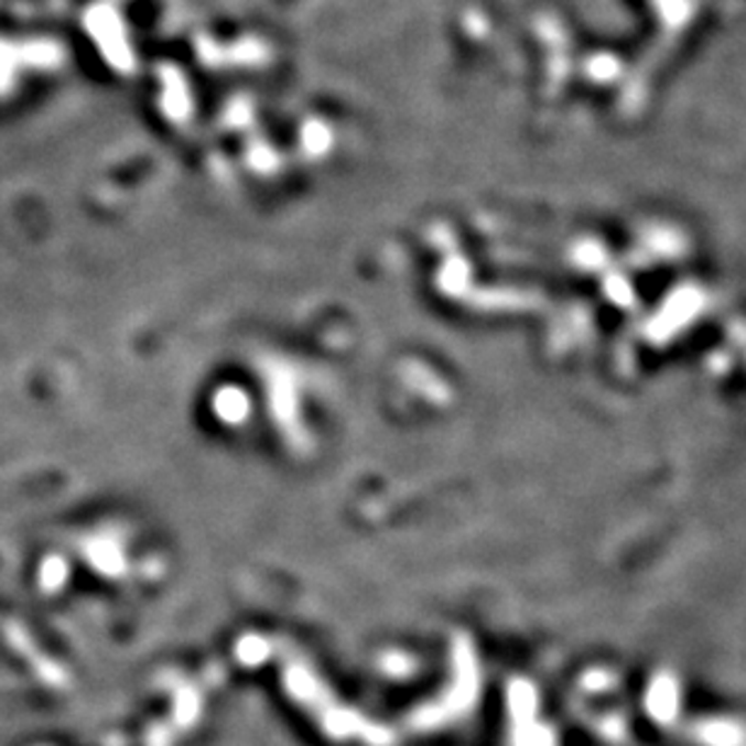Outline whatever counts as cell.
<instances>
[{"mask_svg":"<svg viewBox=\"0 0 746 746\" xmlns=\"http://www.w3.org/2000/svg\"><path fill=\"white\" fill-rule=\"evenodd\" d=\"M640 242L657 257V260H674V257L683 255V250H686V242H683L677 230L664 226L647 228Z\"/></svg>","mask_w":746,"mask_h":746,"instance_id":"obj_2","label":"cell"},{"mask_svg":"<svg viewBox=\"0 0 746 746\" xmlns=\"http://www.w3.org/2000/svg\"><path fill=\"white\" fill-rule=\"evenodd\" d=\"M705 296L699 286L683 284L674 289L659 305V311L650 317V323L645 327L647 339L652 345H667L669 339H674L683 327H689L699 313L703 311Z\"/></svg>","mask_w":746,"mask_h":746,"instance_id":"obj_1","label":"cell"},{"mask_svg":"<svg viewBox=\"0 0 746 746\" xmlns=\"http://www.w3.org/2000/svg\"><path fill=\"white\" fill-rule=\"evenodd\" d=\"M602 286L606 291L608 301L618 305V309H633L635 305V289L630 284V279L623 272H614V269H606Z\"/></svg>","mask_w":746,"mask_h":746,"instance_id":"obj_4","label":"cell"},{"mask_svg":"<svg viewBox=\"0 0 746 746\" xmlns=\"http://www.w3.org/2000/svg\"><path fill=\"white\" fill-rule=\"evenodd\" d=\"M572 260L584 272H606L608 269V250L604 242L594 238H584L572 248Z\"/></svg>","mask_w":746,"mask_h":746,"instance_id":"obj_3","label":"cell"}]
</instances>
